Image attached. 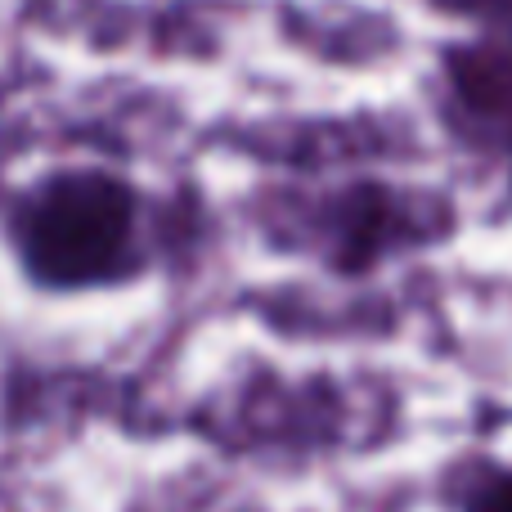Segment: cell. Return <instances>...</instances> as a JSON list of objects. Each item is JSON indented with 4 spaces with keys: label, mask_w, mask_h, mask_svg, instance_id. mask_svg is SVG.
I'll use <instances>...</instances> for the list:
<instances>
[{
    "label": "cell",
    "mask_w": 512,
    "mask_h": 512,
    "mask_svg": "<svg viewBox=\"0 0 512 512\" xmlns=\"http://www.w3.org/2000/svg\"><path fill=\"white\" fill-rule=\"evenodd\" d=\"M135 221V198L122 180L104 171H68L54 176L27 203L18 243L27 270L54 288L108 279L122 265Z\"/></svg>",
    "instance_id": "obj_1"
},
{
    "label": "cell",
    "mask_w": 512,
    "mask_h": 512,
    "mask_svg": "<svg viewBox=\"0 0 512 512\" xmlns=\"http://www.w3.org/2000/svg\"><path fill=\"white\" fill-rule=\"evenodd\" d=\"M450 77L477 117L512 126V41H477L468 50H454Z\"/></svg>",
    "instance_id": "obj_2"
},
{
    "label": "cell",
    "mask_w": 512,
    "mask_h": 512,
    "mask_svg": "<svg viewBox=\"0 0 512 512\" xmlns=\"http://www.w3.org/2000/svg\"><path fill=\"white\" fill-rule=\"evenodd\" d=\"M387 230H391V203H387V194H382V189H360V194L346 203L342 256H337V261H342L346 270H360V265H369L373 248L387 239Z\"/></svg>",
    "instance_id": "obj_3"
},
{
    "label": "cell",
    "mask_w": 512,
    "mask_h": 512,
    "mask_svg": "<svg viewBox=\"0 0 512 512\" xmlns=\"http://www.w3.org/2000/svg\"><path fill=\"white\" fill-rule=\"evenodd\" d=\"M468 512H512V472H495L490 481H481Z\"/></svg>",
    "instance_id": "obj_4"
}]
</instances>
